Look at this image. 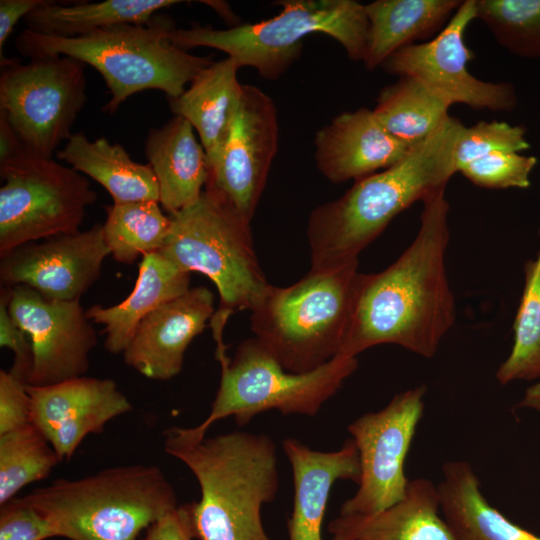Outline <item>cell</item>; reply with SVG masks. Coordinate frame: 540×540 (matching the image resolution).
Masks as SVG:
<instances>
[{"instance_id":"obj_37","label":"cell","mask_w":540,"mask_h":540,"mask_svg":"<svg viewBox=\"0 0 540 540\" xmlns=\"http://www.w3.org/2000/svg\"><path fill=\"white\" fill-rule=\"evenodd\" d=\"M30 423L27 382L11 370L0 371V435Z\"/></svg>"},{"instance_id":"obj_43","label":"cell","mask_w":540,"mask_h":540,"mask_svg":"<svg viewBox=\"0 0 540 540\" xmlns=\"http://www.w3.org/2000/svg\"><path fill=\"white\" fill-rule=\"evenodd\" d=\"M201 2L214 8L222 17H226V18L228 17L229 20L232 19L233 13L225 2H220V1H201Z\"/></svg>"},{"instance_id":"obj_27","label":"cell","mask_w":540,"mask_h":540,"mask_svg":"<svg viewBox=\"0 0 540 540\" xmlns=\"http://www.w3.org/2000/svg\"><path fill=\"white\" fill-rule=\"evenodd\" d=\"M461 0H376L365 4L369 22L363 63L374 70L397 50L440 32Z\"/></svg>"},{"instance_id":"obj_31","label":"cell","mask_w":540,"mask_h":540,"mask_svg":"<svg viewBox=\"0 0 540 540\" xmlns=\"http://www.w3.org/2000/svg\"><path fill=\"white\" fill-rule=\"evenodd\" d=\"M61 462L31 422L0 435V505L25 486L47 478Z\"/></svg>"},{"instance_id":"obj_39","label":"cell","mask_w":540,"mask_h":540,"mask_svg":"<svg viewBox=\"0 0 540 540\" xmlns=\"http://www.w3.org/2000/svg\"><path fill=\"white\" fill-rule=\"evenodd\" d=\"M195 538L192 503L178 505L146 530L143 540H192Z\"/></svg>"},{"instance_id":"obj_29","label":"cell","mask_w":540,"mask_h":540,"mask_svg":"<svg viewBox=\"0 0 540 540\" xmlns=\"http://www.w3.org/2000/svg\"><path fill=\"white\" fill-rule=\"evenodd\" d=\"M451 104L409 76L385 86L373 112L395 138L414 146L428 138L450 116Z\"/></svg>"},{"instance_id":"obj_35","label":"cell","mask_w":540,"mask_h":540,"mask_svg":"<svg viewBox=\"0 0 540 540\" xmlns=\"http://www.w3.org/2000/svg\"><path fill=\"white\" fill-rule=\"evenodd\" d=\"M536 164L534 156L497 151L470 162L459 172L482 188L526 189L530 186V173Z\"/></svg>"},{"instance_id":"obj_21","label":"cell","mask_w":540,"mask_h":540,"mask_svg":"<svg viewBox=\"0 0 540 540\" xmlns=\"http://www.w3.org/2000/svg\"><path fill=\"white\" fill-rule=\"evenodd\" d=\"M441 511L437 486L409 481L401 500L371 515H340L330 521L332 538L345 540H458Z\"/></svg>"},{"instance_id":"obj_6","label":"cell","mask_w":540,"mask_h":540,"mask_svg":"<svg viewBox=\"0 0 540 540\" xmlns=\"http://www.w3.org/2000/svg\"><path fill=\"white\" fill-rule=\"evenodd\" d=\"M359 261L309 271L287 287L270 286L251 311V330L287 371L306 373L338 356L351 323Z\"/></svg>"},{"instance_id":"obj_40","label":"cell","mask_w":540,"mask_h":540,"mask_svg":"<svg viewBox=\"0 0 540 540\" xmlns=\"http://www.w3.org/2000/svg\"><path fill=\"white\" fill-rule=\"evenodd\" d=\"M50 0H1L0 1V61L3 56V47L21 18H25L38 7L46 5Z\"/></svg>"},{"instance_id":"obj_36","label":"cell","mask_w":540,"mask_h":540,"mask_svg":"<svg viewBox=\"0 0 540 540\" xmlns=\"http://www.w3.org/2000/svg\"><path fill=\"white\" fill-rule=\"evenodd\" d=\"M0 506V540H46L57 537L51 522L24 496H16Z\"/></svg>"},{"instance_id":"obj_9","label":"cell","mask_w":540,"mask_h":540,"mask_svg":"<svg viewBox=\"0 0 540 540\" xmlns=\"http://www.w3.org/2000/svg\"><path fill=\"white\" fill-rule=\"evenodd\" d=\"M221 377L208 416L190 427L198 437L217 421L233 417L240 427L268 410L315 416L358 368L356 357L336 356L306 373L285 370L255 338L242 341L233 356L218 360Z\"/></svg>"},{"instance_id":"obj_8","label":"cell","mask_w":540,"mask_h":540,"mask_svg":"<svg viewBox=\"0 0 540 540\" xmlns=\"http://www.w3.org/2000/svg\"><path fill=\"white\" fill-rule=\"evenodd\" d=\"M170 219L158 253L214 283L220 296L215 316L227 321L236 311H252L271 285L259 265L250 223L209 187Z\"/></svg>"},{"instance_id":"obj_13","label":"cell","mask_w":540,"mask_h":540,"mask_svg":"<svg viewBox=\"0 0 540 540\" xmlns=\"http://www.w3.org/2000/svg\"><path fill=\"white\" fill-rule=\"evenodd\" d=\"M474 19L475 0H464L434 38L397 50L382 63V69L399 77L417 79L451 105L461 103L476 110H513L517 97L511 83L482 81L467 69L473 53L466 46L464 36Z\"/></svg>"},{"instance_id":"obj_33","label":"cell","mask_w":540,"mask_h":540,"mask_svg":"<svg viewBox=\"0 0 540 540\" xmlns=\"http://www.w3.org/2000/svg\"><path fill=\"white\" fill-rule=\"evenodd\" d=\"M476 19L521 57H540V0H475Z\"/></svg>"},{"instance_id":"obj_34","label":"cell","mask_w":540,"mask_h":540,"mask_svg":"<svg viewBox=\"0 0 540 540\" xmlns=\"http://www.w3.org/2000/svg\"><path fill=\"white\" fill-rule=\"evenodd\" d=\"M530 147L525 129L504 121H479L464 126L454 152L456 173L470 162L493 152H516Z\"/></svg>"},{"instance_id":"obj_17","label":"cell","mask_w":540,"mask_h":540,"mask_svg":"<svg viewBox=\"0 0 540 540\" xmlns=\"http://www.w3.org/2000/svg\"><path fill=\"white\" fill-rule=\"evenodd\" d=\"M30 422L50 442L59 459L69 460L90 434L130 412L128 397L110 378L80 376L47 386L27 384Z\"/></svg>"},{"instance_id":"obj_23","label":"cell","mask_w":540,"mask_h":540,"mask_svg":"<svg viewBox=\"0 0 540 540\" xmlns=\"http://www.w3.org/2000/svg\"><path fill=\"white\" fill-rule=\"evenodd\" d=\"M189 289L190 273L160 253H150L142 257L134 288L122 302L108 307L93 305L86 315L103 326L105 349L111 354H123L148 315Z\"/></svg>"},{"instance_id":"obj_30","label":"cell","mask_w":540,"mask_h":540,"mask_svg":"<svg viewBox=\"0 0 540 540\" xmlns=\"http://www.w3.org/2000/svg\"><path fill=\"white\" fill-rule=\"evenodd\" d=\"M105 242L113 259L132 264L139 256L158 252L171 225L158 201H135L106 206Z\"/></svg>"},{"instance_id":"obj_22","label":"cell","mask_w":540,"mask_h":540,"mask_svg":"<svg viewBox=\"0 0 540 540\" xmlns=\"http://www.w3.org/2000/svg\"><path fill=\"white\" fill-rule=\"evenodd\" d=\"M145 155L159 185V203L169 216L193 204L209 179L207 154L193 126L174 116L149 130Z\"/></svg>"},{"instance_id":"obj_42","label":"cell","mask_w":540,"mask_h":540,"mask_svg":"<svg viewBox=\"0 0 540 540\" xmlns=\"http://www.w3.org/2000/svg\"><path fill=\"white\" fill-rule=\"evenodd\" d=\"M518 407L540 412V383L533 384L526 389Z\"/></svg>"},{"instance_id":"obj_4","label":"cell","mask_w":540,"mask_h":540,"mask_svg":"<svg viewBox=\"0 0 540 540\" xmlns=\"http://www.w3.org/2000/svg\"><path fill=\"white\" fill-rule=\"evenodd\" d=\"M176 26L167 16H154L147 24H118L94 32L60 37L29 28L15 40L18 52L30 59L67 56L92 66L111 94L103 110L114 113L130 96L148 89L180 96L194 78L214 61L176 46Z\"/></svg>"},{"instance_id":"obj_20","label":"cell","mask_w":540,"mask_h":540,"mask_svg":"<svg viewBox=\"0 0 540 540\" xmlns=\"http://www.w3.org/2000/svg\"><path fill=\"white\" fill-rule=\"evenodd\" d=\"M282 446L294 485L293 508L287 522L289 540H322L323 520L334 483L359 482L357 446L352 438L330 452L313 450L296 438L284 439Z\"/></svg>"},{"instance_id":"obj_38","label":"cell","mask_w":540,"mask_h":540,"mask_svg":"<svg viewBox=\"0 0 540 540\" xmlns=\"http://www.w3.org/2000/svg\"><path fill=\"white\" fill-rule=\"evenodd\" d=\"M9 287L0 290V346L13 352L10 370L28 382L33 365V349L30 338L13 320L8 309Z\"/></svg>"},{"instance_id":"obj_25","label":"cell","mask_w":540,"mask_h":540,"mask_svg":"<svg viewBox=\"0 0 540 540\" xmlns=\"http://www.w3.org/2000/svg\"><path fill=\"white\" fill-rule=\"evenodd\" d=\"M437 489L442 515L458 540H540L489 503L467 461L446 462Z\"/></svg>"},{"instance_id":"obj_18","label":"cell","mask_w":540,"mask_h":540,"mask_svg":"<svg viewBox=\"0 0 540 540\" xmlns=\"http://www.w3.org/2000/svg\"><path fill=\"white\" fill-rule=\"evenodd\" d=\"M214 314L213 293L202 286L190 288L139 324L122 354L125 364L149 379H172L182 370L188 346Z\"/></svg>"},{"instance_id":"obj_2","label":"cell","mask_w":540,"mask_h":540,"mask_svg":"<svg viewBox=\"0 0 540 540\" xmlns=\"http://www.w3.org/2000/svg\"><path fill=\"white\" fill-rule=\"evenodd\" d=\"M464 126L449 116L400 161L356 180L341 197L316 207L307 225L309 271L357 261L398 214L444 191L456 173L454 152Z\"/></svg>"},{"instance_id":"obj_16","label":"cell","mask_w":540,"mask_h":540,"mask_svg":"<svg viewBox=\"0 0 540 540\" xmlns=\"http://www.w3.org/2000/svg\"><path fill=\"white\" fill-rule=\"evenodd\" d=\"M108 255L102 224L30 242L0 256L1 285L28 286L54 301L80 300Z\"/></svg>"},{"instance_id":"obj_10","label":"cell","mask_w":540,"mask_h":540,"mask_svg":"<svg viewBox=\"0 0 540 540\" xmlns=\"http://www.w3.org/2000/svg\"><path fill=\"white\" fill-rule=\"evenodd\" d=\"M0 256L23 244L79 231L97 193L72 167L24 151L0 164Z\"/></svg>"},{"instance_id":"obj_32","label":"cell","mask_w":540,"mask_h":540,"mask_svg":"<svg viewBox=\"0 0 540 540\" xmlns=\"http://www.w3.org/2000/svg\"><path fill=\"white\" fill-rule=\"evenodd\" d=\"M524 274V289L513 324L514 343L496 372L502 385L540 378V251L525 263Z\"/></svg>"},{"instance_id":"obj_3","label":"cell","mask_w":540,"mask_h":540,"mask_svg":"<svg viewBox=\"0 0 540 540\" xmlns=\"http://www.w3.org/2000/svg\"><path fill=\"white\" fill-rule=\"evenodd\" d=\"M163 436L165 452L185 464L200 486L201 498L192 502L197 540H272L261 516L280 486L270 436L232 431L198 437L178 426Z\"/></svg>"},{"instance_id":"obj_15","label":"cell","mask_w":540,"mask_h":540,"mask_svg":"<svg viewBox=\"0 0 540 540\" xmlns=\"http://www.w3.org/2000/svg\"><path fill=\"white\" fill-rule=\"evenodd\" d=\"M8 309L32 344L28 385H52L87 373L97 335L80 300H49L17 285L9 287Z\"/></svg>"},{"instance_id":"obj_19","label":"cell","mask_w":540,"mask_h":540,"mask_svg":"<svg viewBox=\"0 0 540 540\" xmlns=\"http://www.w3.org/2000/svg\"><path fill=\"white\" fill-rule=\"evenodd\" d=\"M314 158L321 174L332 183L355 181L400 161L413 146L391 135L373 109L344 112L318 130Z\"/></svg>"},{"instance_id":"obj_24","label":"cell","mask_w":540,"mask_h":540,"mask_svg":"<svg viewBox=\"0 0 540 540\" xmlns=\"http://www.w3.org/2000/svg\"><path fill=\"white\" fill-rule=\"evenodd\" d=\"M239 67L226 57L202 70L178 97L168 98L174 116L186 119L199 136L208 165L223 146L234 119L242 85Z\"/></svg>"},{"instance_id":"obj_41","label":"cell","mask_w":540,"mask_h":540,"mask_svg":"<svg viewBox=\"0 0 540 540\" xmlns=\"http://www.w3.org/2000/svg\"><path fill=\"white\" fill-rule=\"evenodd\" d=\"M24 151L17 133L5 115L0 113V164L18 157Z\"/></svg>"},{"instance_id":"obj_28","label":"cell","mask_w":540,"mask_h":540,"mask_svg":"<svg viewBox=\"0 0 540 540\" xmlns=\"http://www.w3.org/2000/svg\"><path fill=\"white\" fill-rule=\"evenodd\" d=\"M179 0H105L75 4L50 1L25 18L28 28L47 35L76 37L118 24H147L156 12Z\"/></svg>"},{"instance_id":"obj_44","label":"cell","mask_w":540,"mask_h":540,"mask_svg":"<svg viewBox=\"0 0 540 540\" xmlns=\"http://www.w3.org/2000/svg\"><path fill=\"white\" fill-rule=\"evenodd\" d=\"M332 540H345V539L332 538Z\"/></svg>"},{"instance_id":"obj_26","label":"cell","mask_w":540,"mask_h":540,"mask_svg":"<svg viewBox=\"0 0 540 540\" xmlns=\"http://www.w3.org/2000/svg\"><path fill=\"white\" fill-rule=\"evenodd\" d=\"M57 158L102 185L113 203L158 201L159 185L152 167L134 161L126 149L106 138L90 140L83 132L73 133Z\"/></svg>"},{"instance_id":"obj_5","label":"cell","mask_w":540,"mask_h":540,"mask_svg":"<svg viewBox=\"0 0 540 540\" xmlns=\"http://www.w3.org/2000/svg\"><path fill=\"white\" fill-rule=\"evenodd\" d=\"M24 498L68 540H136L178 506L174 487L156 465L106 468L78 478H58Z\"/></svg>"},{"instance_id":"obj_14","label":"cell","mask_w":540,"mask_h":540,"mask_svg":"<svg viewBox=\"0 0 540 540\" xmlns=\"http://www.w3.org/2000/svg\"><path fill=\"white\" fill-rule=\"evenodd\" d=\"M278 137L272 98L256 86L243 84L226 140L209 164L205 187L215 190L249 223L265 188Z\"/></svg>"},{"instance_id":"obj_11","label":"cell","mask_w":540,"mask_h":540,"mask_svg":"<svg viewBox=\"0 0 540 540\" xmlns=\"http://www.w3.org/2000/svg\"><path fill=\"white\" fill-rule=\"evenodd\" d=\"M86 65L67 56L14 59L1 68L0 113L24 150L51 159L87 101Z\"/></svg>"},{"instance_id":"obj_1","label":"cell","mask_w":540,"mask_h":540,"mask_svg":"<svg viewBox=\"0 0 540 540\" xmlns=\"http://www.w3.org/2000/svg\"><path fill=\"white\" fill-rule=\"evenodd\" d=\"M412 243L386 269L361 274L349 330L338 356L395 344L431 358L452 327L455 299L445 266L450 230L445 190L423 202Z\"/></svg>"},{"instance_id":"obj_12","label":"cell","mask_w":540,"mask_h":540,"mask_svg":"<svg viewBox=\"0 0 540 540\" xmlns=\"http://www.w3.org/2000/svg\"><path fill=\"white\" fill-rule=\"evenodd\" d=\"M424 385L396 394L381 410L365 413L348 426L360 459L355 494L340 515H371L401 500L409 479L404 464L424 412Z\"/></svg>"},{"instance_id":"obj_7","label":"cell","mask_w":540,"mask_h":540,"mask_svg":"<svg viewBox=\"0 0 540 540\" xmlns=\"http://www.w3.org/2000/svg\"><path fill=\"white\" fill-rule=\"evenodd\" d=\"M280 13L227 29L193 24L175 27L172 42L188 51L208 47L222 51L240 68L247 66L274 80L301 56L303 39L323 33L335 39L353 61H363L369 22L365 4L354 0H283Z\"/></svg>"}]
</instances>
